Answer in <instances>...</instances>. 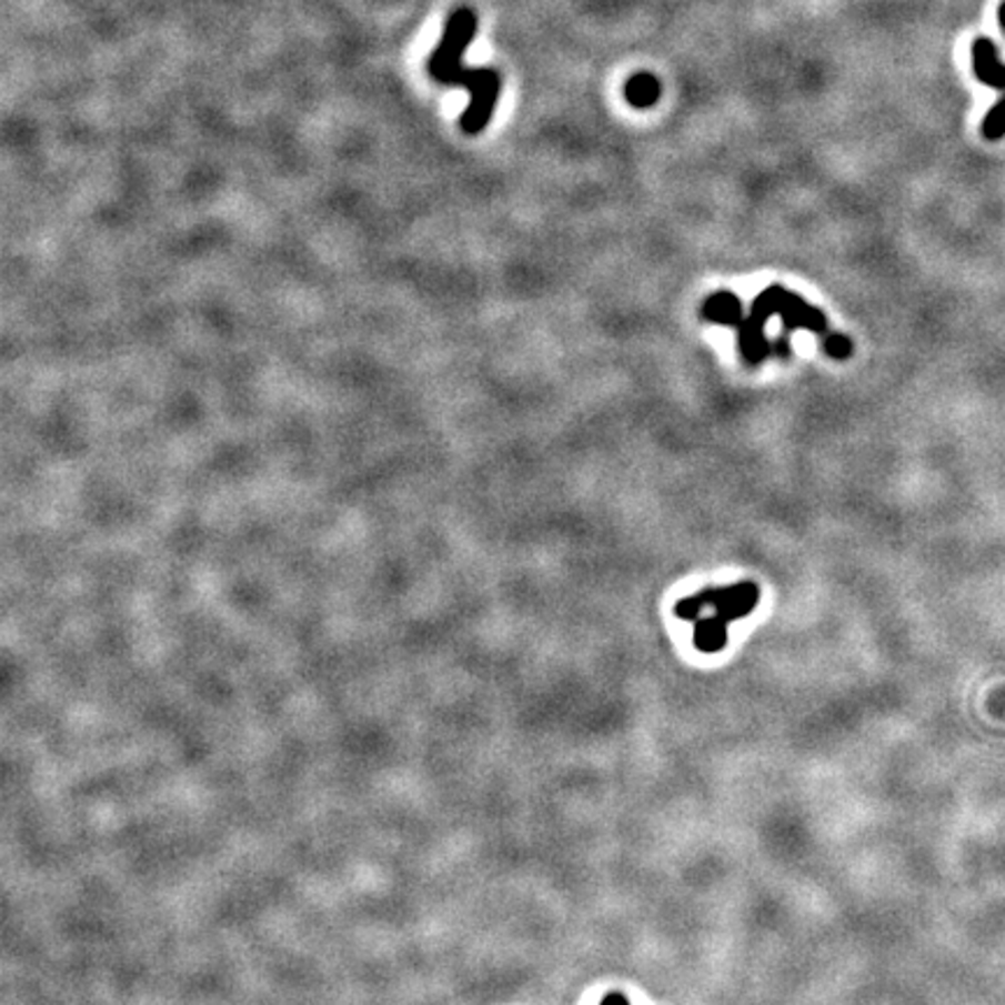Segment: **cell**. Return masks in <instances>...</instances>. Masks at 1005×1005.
Here are the masks:
<instances>
[{
    "instance_id": "1",
    "label": "cell",
    "mask_w": 1005,
    "mask_h": 1005,
    "mask_svg": "<svg viewBox=\"0 0 1005 1005\" xmlns=\"http://www.w3.org/2000/svg\"><path fill=\"white\" fill-rule=\"evenodd\" d=\"M773 314H780L784 333H792L796 329H807L817 335L826 333V314L822 310L796 297L794 291L773 284L758 293L752 303L750 316H745L738 326V348L745 363L758 365L773 354V345L764 335L766 322Z\"/></svg>"
},
{
    "instance_id": "2",
    "label": "cell",
    "mask_w": 1005,
    "mask_h": 1005,
    "mask_svg": "<svg viewBox=\"0 0 1005 1005\" xmlns=\"http://www.w3.org/2000/svg\"><path fill=\"white\" fill-rule=\"evenodd\" d=\"M429 76L445 87H461L471 93V101L461 114V131L465 135L482 133L494 117V108L501 96V76L492 68H469L463 61L431 70Z\"/></svg>"
},
{
    "instance_id": "3",
    "label": "cell",
    "mask_w": 1005,
    "mask_h": 1005,
    "mask_svg": "<svg viewBox=\"0 0 1005 1005\" xmlns=\"http://www.w3.org/2000/svg\"><path fill=\"white\" fill-rule=\"evenodd\" d=\"M758 599H762V590H758L756 582H738L731 586H717V590H703L694 596H686L682 601L675 603V615L677 620L684 622H696L701 620L703 610L710 605L715 607V615L722 617L724 622H738L745 620L750 612L758 605Z\"/></svg>"
},
{
    "instance_id": "4",
    "label": "cell",
    "mask_w": 1005,
    "mask_h": 1005,
    "mask_svg": "<svg viewBox=\"0 0 1005 1005\" xmlns=\"http://www.w3.org/2000/svg\"><path fill=\"white\" fill-rule=\"evenodd\" d=\"M975 78L998 91H1005V63L998 59V49L992 40L977 38L971 47Z\"/></svg>"
},
{
    "instance_id": "5",
    "label": "cell",
    "mask_w": 1005,
    "mask_h": 1005,
    "mask_svg": "<svg viewBox=\"0 0 1005 1005\" xmlns=\"http://www.w3.org/2000/svg\"><path fill=\"white\" fill-rule=\"evenodd\" d=\"M701 316L710 324L735 326V329H738L741 322L745 320L743 303L733 291H717L710 299H705V303L701 308Z\"/></svg>"
},
{
    "instance_id": "6",
    "label": "cell",
    "mask_w": 1005,
    "mask_h": 1005,
    "mask_svg": "<svg viewBox=\"0 0 1005 1005\" xmlns=\"http://www.w3.org/2000/svg\"><path fill=\"white\" fill-rule=\"evenodd\" d=\"M728 643V622L722 617H701L694 626V645L703 654H717Z\"/></svg>"
},
{
    "instance_id": "7",
    "label": "cell",
    "mask_w": 1005,
    "mask_h": 1005,
    "mask_svg": "<svg viewBox=\"0 0 1005 1005\" xmlns=\"http://www.w3.org/2000/svg\"><path fill=\"white\" fill-rule=\"evenodd\" d=\"M624 96H626L629 105L645 110V108L656 105L659 96H661V84L652 72H639V76L629 78V82L624 87Z\"/></svg>"
},
{
    "instance_id": "8",
    "label": "cell",
    "mask_w": 1005,
    "mask_h": 1005,
    "mask_svg": "<svg viewBox=\"0 0 1005 1005\" xmlns=\"http://www.w3.org/2000/svg\"><path fill=\"white\" fill-rule=\"evenodd\" d=\"M822 338V350H824V354H828L831 359H838V361H845V359H850L852 356V352H854V345H852V340L845 335V333H824V335H820Z\"/></svg>"
},
{
    "instance_id": "9",
    "label": "cell",
    "mask_w": 1005,
    "mask_h": 1005,
    "mask_svg": "<svg viewBox=\"0 0 1005 1005\" xmlns=\"http://www.w3.org/2000/svg\"><path fill=\"white\" fill-rule=\"evenodd\" d=\"M983 135L992 142L1001 140L1005 135V96L989 110V114L983 121Z\"/></svg>"
},
{
    "instance_id": "10",
    "label": "cell",
    "mask_w": 1005,
    "mask_h": 1005,
    "mask_svg": "<svg viewBox=\"0 0 1005 1005\" xmlns=\"http://www.w3.org/2000/svg\"><path fill=\"white\" fill-rule=\"evenodd\" d=\"M773 354L780 356V359H790V354H792V348H790V333L780 335V338L773 342Z\"/></svg>"
},
{
    "instance_id": "11",
    "label": "cell",
    "mask_w": 1005,
    "mask_h": 1005,
    "mask_svg": "<svg viewBox=\"0 0 1005 1005\" xmlns=\"http://www.w3.org/2000/svg\"><path fill=\"white\" fill-rule=\"evenodd\" d=\"M601 1005H631V1003H629V998H626L624 994H620V992H610V994L603 996Z\"/></svg>"
},
{
    "instance_id": "12",
    "label": "cell",
    "mask_w": 1005,
    "mask_h": 1005,
    "mask_svg": "<svg viewBox=\"0 0 1005 1005\" xmlns=\"http://www.w3.org/2000/svg\"><path fill=\"white\" fill-rule=\"evenodd\" d=\"M998 27H1001V31L1005 33V0H1003L1001 8H998Z\"/></svg>"
}]
</instances>
